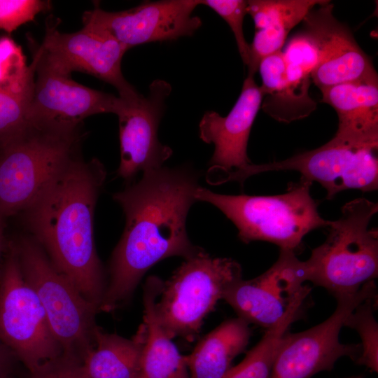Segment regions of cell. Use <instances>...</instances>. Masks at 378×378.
I'll list each match as a JSON object with an SVG mask.
<instances>
[{
    "instance_id": "cell-1",
    "label": "cell",
    "mask_w": 378,
    "mask_h": 378,
    "mask_svg": "<svg viewBox=\"0 0 378 378\" xmlns=\"http://www.w3.org/2000/svg\"><path fill=\"white\" fill-rule=\"evenodd\" d=\"M199 177L189 167H162L113 195L125 226L111 255L99 311L110 312L127 302L157 262L172 256L186 259L202 249L190 241L186 226Z\"/></svg>"
},
{
    "instance_id": "cell-2",
    "label": "cell",
    "mask_w": 378,
    "mask_h": 378,
    "mask_svg": "<svg viewBox=\"0 0 378 378\" xmlns=\"http://www.w3.org/2000/svg\"><path fill=\"white\" fill-rule=\"evenodd\" d=\"M105 178L99 160L77 155L24 211L34 240L52 265L99 307L107 281L95 248L94 214Z\"/></svg>"
},
{
    "instance_id": "cell-3",
    "label": "cell",
    "mask_w": 378,
    "mask_h": 378,
    "mask_svg": "<svg viewBox=\"0 0 378 378\" xmlns=\"http://www.w3.org/2000/svg\"><path fill=\"white\" fill-rule=\"evenodd\" d=\"M312 185L300 177L275 195H223L200 186L195 199L220 209L237 227L243 242L265 241L296 254L305 235L329 224L318 213Z\"/></svg>"
},
{
    "instance_id": "cell-4",
    "label": "cell",
    "mask_w": 378,
    "mask_h": 378,
    "mask_svg": "<svg viewBox=\"0 0 378 378\" xmlns=\"http://www.w3.org/2000/svg\"><path fill=\"white\" fill-rule=\"evenodd\" d=\"M378 204L364 197L342 207L341 216L329 220L325 241L306 261L308 281L335 298L352 295L378 275V231L370 228Z\"/></svg>"
},
{
    "instance_id": "cell-5",
    "label": "cell",
    "mask_w": 378,
    "mask_h": 378,
    "mask_svg": "<svg viewBox=\"0 0 378 378\" xmlns=\"http://www.w3.org/2000/svg\"><path fill=\"white\" fill-rule=\"evenodd\" d=\"M79 129L33 124L0 148V220L27 210L76 155Z\"/></svg>"
},
{
    "instance_id": "cell-6",
    "label": "cell",
    "mask_w": 378,
    "mask_h": 378,
    "mask_svg": "<svg viewBox=\"0 0 378 378\" xmlns=\"http://www.w3.org/2000/svg\"><path fill=\"white\" fill-rule=\"evenodd\" d=\"M184 260L163 281L155 310L169 338L180 337L191 342L225 290L242 278L241 267L231 258L211 257L202 248Z\"/></svg>"
},
{
    "instance_id": "cell-7",
    "label": "cell",
    "mask_w": 378,
    "mask_h": 378,
    "mask_svg": "<svg viewBox=\"0 0 378 378\" xmlns=\"http://www.w3.org/2000/svg\"><path fill=\"white\" fill-rule=\"evenodd\" d=\"M23 276L36 294L62 354L81 360L94 342L96 304L59 272L34 240L12 242Z\"/></svg>"
},
{
    "instance_id": "cell-8",
    "label": "cell",
    "mask_w": 378,
    "mask_h": 378,
    "mask_svg": "<svg viewBox=\"0 0 378 378\" xmlns=\"http://www.w3.org/2000/svg\"><path fill=\"white\" fill-rule=\"evenodd\" d=\"M0 340L30 372L62 354L12 242L0 268Z\"/></svg>"
},
{
    "instance_id": "cell-9",
    "label": "cell",
    "mask_w": 378,
    "mask_h": 378,
    "mask_svg": "<svg viewBox=\"0 0 378 378\" xmlns=\"http://www.w3.org/2000/svg\"><path fill=\"white\" fill-rule=\"evenodd\" d=\"M378 146L363 145L334 137L314 150L288 159L261 164H251L233 181L240 184L250 176L266 172L295 171L312 183L321 184L332 200L350 189L370 192L378 188Z\"/></svg>"
},
{
    "instance_id": "cell-10",
    "label": "cell",
    "mask_w": 378,
    "mask_h": 378,
    "mask_svg": "<svg viewBox=\"0 0 378 378\" xmlns=\"http://www.w3.org/2000/svg\"><path fill=\"white\" fill-rule=\"evenodd\" d=\"M377 298L374 281L364 284L356 293L335 298L333 313L322 323L306 330L282 337L270 378H312L321 371L331 370L336 361L348 356L355 362L359 344H343L339 336L351 313L362 302Z\"/></svg>"
},
{
    "instance_id": "cell-11",
    "label": "cell",
    "mask_w": 378,
    "mask_h": 378,
    "mask_svg": "<svg viewBox=\"0 0 378 378\" xmlns=\"http://www.w3.org/2000/svg\"><path fill=\"white\" fill-rule=\"evenodd\" d=\"M34 79L27 104L30 123L64 130H78L88 116L116 114L122 100L74 81L34 50Z\"/></svg>"
},
{
    "instance_id": "cell-12",
    "label": "cell",
    "mask_w": 378,
    "mask_h": 378,
    "mask_svg": "<svg viewBox=\"0 0 378 378\" xmlns=\"http://www.w3.org/2000/svg\"><path fill=\"white\" fill-rule=\"evenodd\" d=\"M308 268L290 250L280 249L276 261L258 276L233 283L223 300L248 323L269 329L276 325L291 306L309 295Z\"/></svg>"
},
{
    "instance_id": "cell-13",
    "label": "cell",
    "mask_w": 378,
    "mask_h": 378,
    "mask_svg": "<svg viewBox=\"0 0 378 378\" xmlns=\"http://www.w3.org/2000/svg\"><path fill=\"white\" fill-rule=\"evenodd\" d=\"M200 4V0L148 1L118 12H108L97 6L84 13L83 22L107 33L128 50L192 36L202 25L201 19L192 15Z\"/></svg>"
},
{
    "instance_id": "cell-14",
    "label": "cell",
    "mask_w": 378,
    "mask_h": 378,
    "mask_svg": "<svg viewBox=\"0 0 378 378\" xmlns=\"http://www.w3.org/2000/svg\"><path fill=\"white\" fill-rule=\"evenodd\" d=\"M53 21L46 24L42 43L35 50L45 60L66 74L80 71L115 88L120 97L137 93L124 78L121 63L127 49L107 33L84 26L62 33Z\"/></svg>"
},
{
    "instance_id": "cell-15",
    "label": "cell",
    "mask_w": 378,
    "mask_h": 378,
    "mask_svg": "<svg viewBox=\"0 0 378 378\" xmlns=\"http://www.w3.org/2000/svg\"><path fill=\"white\" fill-rule=\"evenodd\" d=\"M172 91L170 84L155 80L146 97L139 93L120 97L121 106L116 113L119 121L120 161L118 175L132 180L138 172L158 169L170 158L172 150L162 144L158 129L164 101Z\"/></svg>"
},
{
    "instance_id": "cell-16",
    "label": "cell",
    "mask_w": 378,
    "mask_h": 378,
    "mask_svg": "<svg viewBox=\"0 0 378 378\" xmlns=\"http://www.w3.org/2000/svg\"><path fill=\"white\" fill-rule=\"evenodd\" d=\"M332 8L328 1L311 10L302 20L304 33L315 45L318 54L312 80L321 90L344 83L378 84L372 60L350 29L335 18Z\"/></svg>"
},
{
    "instance_id": "cell-17",
    "label": "cell",
    "mask_w": 378,
    "mask_h": 378,
    "mask_svg": "<svg viewBox=\"0 0 378 378\" xmlns=\"http://www.w3.org/2000/svg\"><path fill=\"white\" fill-rule=\"evenodd\" d=\"M262 92L253 76L246 78L241 93L226 116L206 111L200 122V137L215 146L207 180L211 184L232 181L252 164L247 145L252 125L261 106Z\"/></svg>"
},
{
    "instance_id": "cell-18",
    "label": "cell",
    "mask_w": 378,
    "mask_h": 378,
    "mask_svg": "<svg viewBox=\"0 0 378 378\" xmlns=\"http://www.w3.org/2000/svg\"><path fill=\"white\" fill-rule=\"evenodd\" d=\"M321 91L322 102L332 106L338 115L335 137L378 146V84L344 83Z\"/></svg>"
},
{
    "instance_id": "cell-19",
    "label": "cell",
    "mask_w": 378,
    "mask_h": 378,
    "mask_svg": "<svg viewBox=\"0 0 378 378\" xmlns=\"http://www.w3.org/2000/svg\"><path fill=\"white\" fill-rule=\"evenodd\" d=\"M326 0H251L247 13L255 23V34L250 46L248 76L258 71L260 60L280 51L291 29L304 20L311 10Z\"/></svg>"
},
{
    "instance_id": "cell-20",
    "label": "cell",
    "mask_w": 378,
    "mask_h": 378,
    "mask_svg": "<svg viewBox=\"0 0 378 378\" xmlns=\"http://www.w3.org/2000/svg\"><path fill=\"white\" fill-rule=\"evenodd\" d=\"M162 284L151 276L144 286L145 337L136 378H190L186 356L180 354L157 319L155 306Z\"/></svg>"
},
{
    "instance_id": "cell-21",
    "label": "cell",
    "mask_w": 378,
    "mask_h": 378,
    "mask_svg": "<svg viewBox=\"0 0 378 378\" xmlns=\"http://www.w3.org/2000/svg\"><path fill=\"white\" fill-rule=\"evenodd\" d=\"M144 337L143 323L131 339L105 332L97 326L93 344L80 362L81 378H136Z\"/></svg>"
},
{
    "instance_id": "cell-22",
    "label": "cell",
    "mask_w": 378,
    "mask_h": 378,
    "mask_svg": "<svg viewBox=\"0 0 378 378\" xmlns=\"http://www.w3.org/2000/svg\"><path fill=\"white\" fill-rule=\"evenodd\" d=\"M251 336L249 323L244 319L223 322L186 356L190 378H223L234 358L245 350Z\"/></svg>"
},
{
    "instance_id": "cell-23",
    "label": "cell",
    "mask_w": 378,
    "mask_h": 378,
    "mask_svg": "<svg viewBox=\"0 0 378 378\" xmlns=\"http://www.w3.org/2000/svg\"><path fill=\"white\" fill-rule=\"evenodd\" d=\"M262 79V107L279 122H290L308 116L316 103L297 94L288 83L282 51L262 58L258 66Z\"/></svg>"
},
{
    "instance_id": "cell-24",
    "label": "cell",
    "mask_w": 378,
    "mask_h": 378,
    "mask_svg": "<svg viewBox=\"0 0 378 378\" xmlns=\"http://www.w3.org/2000/svg\"><path fill=\"white\" fill-rule=\"evenodd\" d=\"M307 295L300 297L280 321L269 329L238 365L223 378H270L280 341L300 316Z\"/></svg>"
},
{
    "instance_id": "cell-25",
    "label": "cell",
    "mask_w": 378,
    "mask_h": 378,
    "mask_svg": "<svg viewBox=\"0 0 378 378\" xmlns=\"http://www.w3.org/2000/svg\"><path fill=\"white\" fill-rule=\"evenodd\" d=\"M288 84L299 95L309 98L311 76L318 62L317 50L303 32L293 36L282 52Z\"/></svg>"
},
{
    "instance_id": "cell-26",
    "label": "cell",
    "mask_w": 378,
    "mask_h": 378,
    "mask_svg": "<svg viewBox=\"0 0 378 378\" xmlns=\"http://www.w3.org/2000/svg\"><path fill=\"white\" fill-rule=\"evenodd\" d=\"M377 299L370 298L360 303L344 326L355 330L361 340V352L356 363L374 372L378 371V325L373 314Z\"/></svg>"
},
{
    "instance_id": "cell-27",
    "label": "cell",
    "mask_w": 378,
    "mask_h": 378,
    "mask_svg": "<svg viewBox=\"0 0 378 378\" xmlns=\"http://www.w3.org/2000/svg\"><path fill=\"white\" fill-rule=\"evenodd\" d=\"M29 97L0 85V148L22 134L31 123L27 117Z\"/></svg>"
},
{
    "instance_id": "cell-28",
    "label": "cell",
    "mask_w": 378,
    "mask_h": 378,
    "mask_svg": "<svg viewBox=\"0 0 378 378\" xmlns=\"http://www.w3.org/2000/svg\"><path fill=\"white\" fill-rule=\"evenodd\" d=\"M200 4L207 6L218 14L230 26L243 62L247 66L250 62V46L243 31V21L247 13V1L204 0Z\"/></svg>"
},
{
    "instance_id": "cell-29",
    "label": "cell",
    "mask_w": 378,
    "mask_h": 378,
    "mask_svg": "<svg viewBox=\"0 0 378 378\" xmlns=\"http://www.w3.org/2000/svg\"><path fill=\"white\" fill-rule=\"evenodd\" d=\"M50 8L49 1L0 0V29L10 34Z\"/></svg>"
},
{
    "instance_id": "cell-30",
    "label": "cell",
    "mask_w": 378,
    "mask_h": 378,
    "mask_svg": "<svg viewBox=\"0 0 378 378\" xmlns=\"http://www.w3.org/2000/svg\"><path fill=\"white\" fill-rule=\"evenodd\" d=\"M80 362L74 357L62 354L30 372L29 378H81Z\"/></svg>"
},
{
    "instance_id": "cell-31",
    "label": "cell",
    "mask_w": 378,
    "mask_h": 378,
    "mask_svg": "<svg viewBox=\"0 0 378 378\" xmlns=\"http://www.w3.org/2000/svg\"><path fill=\"white\" fill-rule=\"evenodd\" d=\"M12 357L11 351L0 340V378H8V372Z\"/></svg>"
},
{
    "instance_id": "cell-32",
    "label": "cell",
    "mask_w": 378,
    "mask_h": 378,
    "mask_svg": "<svg viewBox=\"0 0 378 378\" xmlns=\"http://www.w3.org/2000/svg\"><path fill=\"white\" fill-rule=\"evenodd\" d=\"M4 220H0V258L4 248ZM1 268V265H0Z\"/></svg>"
},
{
    "instance_id": "cell-33",
    "label": "cell",
    "mask_w": 378,
    "mask_h": 378,
    "mask_svg": "<svg viewBox=\"0 0 378 378\" xmlns=\"http://www.w3.org/2000/svg\"><path fill=\"white\" fill-rule=\"evenodd\" d=\"M346 378H363V377L361 375H354V376H350Z\"/></svg>"
}]
</instances>
